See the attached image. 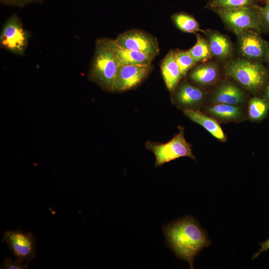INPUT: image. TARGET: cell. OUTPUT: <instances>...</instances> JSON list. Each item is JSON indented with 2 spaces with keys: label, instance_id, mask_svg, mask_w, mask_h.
Returning <instances> with one entry per match:
<instances>
[{
  "label": "cell",
  "instance_id": "16",
  "mask_svg": "<svg viewBox=\"0 0 269 269\" xmlns=\"http://www.w3.org/2000/svg\"><path fill=\"white\" fill-rule=\"evenodd\" d=\"M161 70L167 89L172 92L183 76L176 62L174 51L170 50L162 60Z\"/></svg>",
  "mask_w": 269,
  "mask_h": 269
},
{
  "label": "cell",
  "instance_id": "10",
  "mask_svg": "<svg viewBox=\"0 0 269 269\" xmlns=\"http://www.w3.org/2000/svg\"><path fill=\"white\" fill-rule=\"evenodd\" d=\"M149 69L150 65L120 64L112 91L123 92L134 88L146 77Z\"/></svg>",
  "mask_w": 269,
  "mask_h": 269
},
{
  "label": "cell",
  "instance_id": "5",
  "mask_svg": "<svg viewBox=\"0 0 269 269\" xmlns=\"http://www.w3.org/2000/svg\"><path fill=\"white\" fill-rule=\"evenodd\" d=\"M184 131L183 127H179L178 133L165 143H146V147L155 155V167L180 157L186 156L195 159L190 144L185 139Z\"/></svg>",
  "mask_w": 269,
  "mask_h": 269
},
{
  "label": "cell",
  "instance_id": "26",
  "mask_svg": "<svg viewBox=\"0 0 269 269\" xmlns=\"http://www.w3.org/2000/svg\"><path fill=\"white\" fill-rule=\"evenodd\" d=\"M4 4L23 7L29 3L34 2H41L43 0H0Z\"/></svg>",
  "mask_w": 269,
  "mask_h": 269
},
{
  "label": "cell",
  "instance_id": "28",
  "mask_svg": "<svg viewBox=\"0 0 269 269\" xmlns=\"http://www.w3.org/2000/svg\"><path fill=\"white\" fill-rule=\"evenodd\" d=\"M265 98L268 101L269 103V83L267 85L265 90Z\"/></svg>",
  "mask_w": 269,
  "mask_h": 269
},
{
  "label": "cell",
  "instance_id": "22",
  "mask_svg": "<svg viewBox=\"0 0 269 269\" xmlns=\"http://www.w3.org/2000/svg\"><path fill=\"white\" fill-rule=\"evenodd\" d=\"M188 51L194 58L203 63L208 61L213 57L208 40L200 35H197L195 44Z\"/></svg>",
  "mask_w": 269,
  "mask_h": 269
},
{
  "label": "cell",
  "instance_id": "30",
  "mask_svg": "<svg viewBox=\"0 0 269 269\" xmlns=\"http://www.w3.org/2000/svg\"><path fill=\"white\" fill-rule=\"evenodd\" d=\"M263 0L264 2H266V1H268V0Z\"/></svg>",
  "mask_w": 269,
  "mask_h": 269
},
{
  "label": "cell",
  "instance_id": "7",
  "mask_svg": "<svg viewBox=\"0 0 269 269\" xmlns=\"http://www.w3.org/2000/svg\"><path fill=\"white\" fill-rule=\"evenodd\" d=\"M1 242L6 243L16 259L28 263L37 256L36 241L30 232L21 230L6 231Z\"/></svg>",
  "mask_w": 269,
  "mask_h": 269
},
{
  "label": "cell",
  "instance_id": "18",
  "mask_svg": "<svg viewBox=\"0 0 269 269\" xmlns=\"http://www.w3.org/2000/svg\"><path fill=\"white\" fill-rule=\"evenodd\" d=\"M207 112L216 120L223 122L238 121L243 116L240 107L227 104L215 103L208 108Z\"/></svg>",
  "mask_w": 269,
  "mask_h": 269
},
{
  "label": "cell",
  "instance_id": "4",
  "mask_svg": "<svg viewBox=\"0 0 269 269\" xmlns=\"http://www.w3.org/2000/svg\"><path fill=\"white\" fill-rule=\"evenodd\" d=\"M259 6L240 7L216 10L226 26L236 35L247 29L261 33L263 27Z\"/></svg>",
  "mask_w": 269,
  "mask_h": 269
},
{
  "label": "cell",
  "instance_id": "8",
  "mask_svg": "<svg viewBox=\"0 0 269 269\" xmlns=\"http://www.w3.org/2000/svg\"><path fill=\"white\" fill-rule=\"evenodd\" d=\"M114 40L122 48L141 52L153 57L159 52L157 39L143 31L129 30L121 34Z\"/></svg>",
  "mask_w": 269,
  "mask_h": 269
},
{
  "label": "cell",
  "instance_id": "24",
  "mask_svg": "<svg viewBox=\"0 0 269 269\" xmlns=\"http://www.w3.org/2000/svg\"><path fill=\"white\" fill-rule=\"evenodd\" d=\"M28 264L16 259L13 260L11 258H6L0 265L2 269H25L28 268Z\"/></svg>",
  "mask_w": 269,
  "mask_h": 269
},
{
  "label": "cell",
  "instance_id": "11",
  "mask_svg": "<svg viewBox=\"0 0 269 269\" xmlns=\"http://www.w3.org/2000/svg\"><path fill=\"white\" fill-rule=\"evenodd\" d=\"M212 100L215 103L238 106L244 103L245 95L235 83L225 81L216 87L212 94Z\"/></svg>",
  "mask_w": 269,
  "mask_h": 269
},
{
  "label": "cell",
  "instance_id": "27",
  "mask_svg": "<svg viewBox=\"0 0 269 269\" xmlns=\"http://www.w3.org/2000/svg\"><path fill=\"white\" fill-rule=\"evenodd\" d=\"M260 245L261 246L260 251L254 255L252 259H254L257 258L263 252L269 250V239L266 241L261 243Z\"/></svg>",
  "mask_w": 269,
  "mask_h": 269
},
{
  "label": "cell",
  "instance_id": "15",
  "mask_svg": "<svg viewBox=\"0 0 269 269\" xmlns=\"http://www.w3.org/2000/svg\"><path fill=\"white\" fill-rule=\"evenodd\" d=\"M184 114L193 122L203 127L213 136L221 141H225L227 137L216 119L201 112L192 109H186Z\"/></svg>",
  "mask_w": 269,
  "mask_h": 269
},
{
  "label": "cell",
  "instance_id": "1",
  "mask_svg": "<svg viewBox=\"0 0 269 269\" xmlns=\"http://www.w3.org/2000/svg\"><path fill=\"white\" fill-rule=\"evenodd\" d=\"M167 245L176 256L186 261L191 269L196 255L211 242L196 220L186 216L163 227Z\"/></svg>",
  "mask_w": 269,
  "mask_h": 269
},
{
  "label": "cell",
  "instance_id": "25",
  "mask_svg": "<svg viewBox=\"0 0 269 269\" xmlns=\"http://www.w3.org/2000/svg\"><path fill=\"white\" fill-rule=\"evenodd\" d=\"M262 20L263 32L267 34L269 32V0L265 2L263 6L259 7Z\"/></svg>",
  "mask_w": 269,
  "mask_h": 269
},
{
  "label": "cell",
  "instance_id": "19",
  "mask_svg": "<svg viewBox=\"0 0 269 269\" xmlns=\"http://www.w3.org/2000/svg\"><path fill=\"white\" fill-rule=\"evenodd\" d=\"M269 112V103L265 98L255 97L248 105V115L250 119L258 122L266 117Z\"/></svg>",
  "mask_w": 269,
  "mask_h": 269
},
{
  "label": "cell",
  "instance_id": "20",
  "mask_svg": "<svg viewBox=\"0 0 269 269\" xmlns=\"http://www.w3.org/2000/svg\"><path fill=\"white\" fill-rule=\"evenodd\" d=\"M259 0H209L206 8L213 11L240 7L259 6Z\"/></svg>",
  "mask_w": 269,
  "mask_h": 269
},
{
  "label": "cell",
  "instance_id": "29",
  "mask_svg": "<svg viewBox=\"0 0 269 269\" xmlns=\"http://www.w3.org/2000/svg\"><path fill=\"white\" fill-rule=\"evenodd\" d=\"M265 60H266V61L269 64V42L268 47V50L267 52Z\"/></svg>",
  "mask_w": 269,
  "mask_h": 269
},
{
  "label": "cell",
  "instance_id": "14",
  "mask_svg": "<svg viewBox=\"0 0 269 269\" xmlns=\"http://www.w3.org/2000/svg\"><path fill=\"white\" fill-rule=\"evenodd\" d=\"M219 75V69L216 63L205 62L194 67L190 73L189 77L198 85L208 86L215 84Z\"/></svg>",
  "mask_w": 269,
  "mask_h": 269
},
{
  "label": "cell",
  "instance_id": "12",
  "mask_svg": "<svg viewBox=\"0 0 269 269\" xmlns=\"http://www.w3.org/2000/svg\"><path fill=\"white\" fill-rule=\"evenodd\" d=\"M206 95V91L203 89L190 84L183 83L178 88L175 97L180 106L186 109L194 110L202 104Z\"/></svg>",
  "mask_w": 269,
  "mask_h": 269
},
{
  "label": "cell",
  "instance_id": "17",
  "mask_svg": "<svg viewBox=\"0 0 269 269\" xmlns=\"http://www.w3.org/2000/svg\"><path fill=\"white\" fill-rule=\"evenodd\" d=\"M111 46L120 64L123 65H150L154 57L141 52L122 48L110 39Z\"/></svg>",
  "mask_w": 269,
  "mask_h": 269
},
{
  "label": "cell",
  "instance_id": "23",
  "mask_svg": "<svg viewBox=\"0 0 269 269\" xmlns=\"http://www.w3.org/2000/svg\"><path fill=\"white\" fill-rule=\"evenodd\" d=\"M175 57L183 76L199 62L189 54L188 51H176L175 52Z\"/></svg>",
  "mask_w": 269,
  "mask_h": 269
},
{
  "label": "cell",
  "instance_id": "13",
  "mask_svg": "<svg viewBox=\"0 0 269 269\" xmlns=\"http://www.w3.org/2000/svg\"><path fill=\"white\" fill-rule=\"evenodd\" d=\"M206 33L213 56L220 60H226L232 56L233 46L226 35L214 30Z\"/></svg>",
  "mask_w": 269,
  "mask_h": 269
},
{
  "label": "cell",
  "instance_id": "21",
  "mask_svg": "<svg viewBox=\"0 0 269 269\" xmlns=\"http://www.w3.org/2000/svg\"><path fill=\"white\" fill-rule=\"evenodd\" d=\"M171 19L176 27L180 30L194 33L201 31L196 20L191 15L185 12H179L173 14Z\"/></svg>",
  "mask_w": 269,
  "mask_h": 269
},
{
  "label": "cell",
  "instance_id": "9",
  "mask_svg": "<svg viewBox=\"0 0 269 269\" xmlns=\"http://www.w3.org/2000/svg\"><path fill=\"white\" fill-rule=\"evenodd\" d=\"M260 33L252 29H247L237 35L238 48L245 59L259 62L265 60L269 42Z\"/></svg>",
  "mask_w": 269,
  "mask_h": 269
},
{
  "label": "cell",
  "instance_id": "2",
  "mask_svg": "<svg viewBox=\"0 0 269 269\" xmlns=\"http://www.w3.org/2000/svg\"><path fill=\"white\" fill-rule=\"evenodd\" d=\"M120 63L111 46L110 39H98L96 43L89 78L104 89L112 91Z\"/></svg>",
  "mask_w": 269,
  "mask_h": 269
},
{
  "label": "cell",
  "instance_id": "6",
  "mask_svg": "<svg viewBox=\"0 0 269 269\" xmlns=\"http://www.w3.org/2000/svg\"><path fill=\"white\" fill-rule=\"evenodd\" d=\"M29 33L23 27L18 17L13 14L5 22L0 35L2 48L11 53L22 55L27 48Z\"/></svg>",
  "mask_w": 269,
  "mask_h": 269
},
{
  "label": "cell",
  "instance_id": "3",
  "mask_svg": "<svg viewBox=\"0 0 269 269\" xmlns=\"http://www.w3.org/2000/svg\"><path fill=\"white\" fill-rule=\"evenodd\" d=\"M225 74L253 93L260 92L266 85L268 72L261 62L245 58L230 61L224 67Z\"/></svg>",
  "mask_w": 269,
  "mask_h": 269
}]
</instances>
